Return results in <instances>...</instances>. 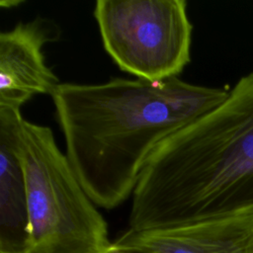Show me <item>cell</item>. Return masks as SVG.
I'll return each mask as SVG.
<instances>
[{
	"mask_svg": "<svg viewBox=\"0 0 253 253\" xmlns=\"http://www.w3.org/2000/svg\"><path fill=\"white\" fill-rule=\"evenodd\" d=\"M229 90L179 77L60 83L50 96L67 159L93 203L111 210L132 196L154 150L222 103Z\"/></svg>",
	"mask_w": 253,
	"mask_h": 253,
	"instance_id": "6da1fadb",
	"label": "cell"
},
{
	"mask_svg": "<svg viewBox=\"0 0 253 253\" xmlns=\"http://www.w3.org/2000/svg\"><path fill=\"white\" fill-rule=\"evenodd\" d=\"M131 197L132 230L253 215V72L154 150Z\"/></svg>",
	"mask_w": 253,
	"mask_h": 253,
	"instance_id": "7a4b0ae2",
	"label": "cell"
},
{
	"mask_svg": "<svg viewBox=\"0 0 253 253\" xmlns=\"http://www.w3.org/2000/svg\"><path fill=\"white\" fill-rule=\"evenodd\" d=\"M18 144L30 217L25 253H105L112 245L107 222L51 128L23 119Z\"/></svg>",
	"mask_w": 253,
	"mask_h": 253,
	"instance_id": "3957f363",
	"label": "cell"
},
{
	"mask_svg": "<svg viewBox=\"0 0 253 253\" xmlns=\"http://www.w3.org/2000/svg\"><path fill=\"white\" fill-rule=\"evenodd\" d=\"M186 0H98L93 16L103 47L135 78L159 81L191 62L193 25Z\"/></svg>",
	"mask_w": 253,
	"mask_h": 253,
	"instance_id": "277c9868",
	"label": "cell"
},
{
	"mask_svg": "<svg viewBox=\"0 0 253 253\" xmlns=\"http://www.w3.org/2000/svg\"><path fill=\"white\" fill-rule=\"evenodd\" d=\"M60 36L59 25L42 16L0 33L1 108L21 110L36 95L53 94L61 82L46 64L42 48Z\"/></svg>",
	"mask_w": 253,
	"mask_h": 253,
	"instance_id": "5b68a950",
	"label": "cell"
},
{
	"mask_svg": "<svg viewBox=\"0 0 253 253\" xmlns=\"http://www.w3.org/2000/svg\"><path fill=\"white\" fill-rule=\"evenodd\" d=\"M114 242L154 253H253V215L157 229H128Z\"/></svg>",
	"mask_w": 253,
	"mask_h": 253,
	"instance_id": "8992f818",
	"label": "cell"
},
{
	"mask_svg": "<svg viewBox=\"0 0 253 253\" xmlns=\"http://www.w3.org/2000/svg\"><path fill=\"white\" fill-rule=\"evenodd\" d=\"M21 110L0 107V253H25L30 240L26 178L19 152Z\"/></svg>",
	"mask_w": 253,
	"mask_h": 253,
	"instance_id": "52a82bcc",
	"label": "cell"
},
{
	"mask_svg": "<svg viewBox=\"0 0 253 253\" xmlns=\"http://www.w3.org/2000/svg\"><path fill=\"white\" fill-rule=\"evenodd\" d=\"M105 253H154L142 248L134 247V246H124L119 245L115 242H112V245Z\"/></svg>",
	"mask_w": 253,
	"mask_h": 253,
	"instance_id": "ba28073f",
	"label": "cell"
}]
</instances>
